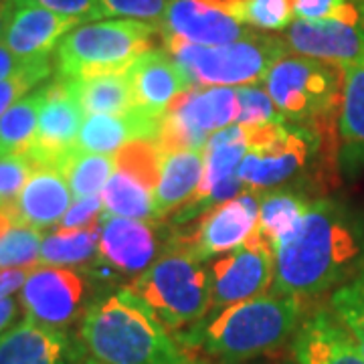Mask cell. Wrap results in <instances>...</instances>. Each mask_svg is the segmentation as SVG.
<instances>
[{
    "label": "cell",
    "instance_id": "obj_1",
    "mask_svg": "<svg viewBox=\"0 0 364 364\" xmlns=\"http://www.w3.org/2000/svg\"><path fill=\"white\" fill-rule=\"evenodd\" d=\"M364 261V227L332 200L312 203L296 231L275 249V294L312 298Z\"/></svg>",
    "mask_w": 364,
    "mask_h": 364
},
{
    "label": "cell",
    "instance_id": "obj_2",
    "mask_svg": "<svg viewBox=\"0 0 364 364\" xmlns=\"http://www.w3.org/2000/svg\"><path fill=\"white\" fill-rule=\"evenodd\" d=\"M79 338L91 358L104 364H205L128 289L90 306Z\"/></svg>",
    "mask_w": 364,
    "mask_h": 364
},
{
    "label": "cell",
    "instance_id": "obj_3",
    "mask_svg": "<svg viewBox=\"0 0 364 364\" xmlns=\"http://www.w3.org/2000/svg\"><path fill=\"white\" fill-rule=\"evenodd\" d=\"M304 299L284 294H263L229 306L207 322L181 332L178 342L188 350L203 348L223 364H245L279 350L296 336Z\"/></svg>",
    "mask_w": 364,
    "mask_h": 364
},
{
    "label": "cell",
    "instance_id": "obj_4",
    "mask_svg": "<svg viewBox=\"0 0 364 364\" xmlns=\"http://www.w3.org/2000/svg\"><path fill=\"white\" fill-rule=\"evenodd\" d=\"M156 25L112 18L75 26L57 47V71L63 79L124 73L144 53L152 51Z\"/></svg>",
    "mask_w": 364,
    "mask_h": 364
},
{
    "label": "cell",
    "instance_id": "obj_5",
    "mask_svg": "<svg viewBox=\"0 0 364 364\" xmlns=\"http://www.w3.org/2000/svg\"><path fill=\"white\" fill-rule=\"evenodd\" d=\"M126 289L174 332L196 326L210 312L208 272L181 249L154 261Z\"/></svg>",
    "mask_w": 364,
    "mask_h": 364
},
{
    "label": "cell",
    "instance_id": "obj_6",
    "mask_svg": "<svg viewBox=\"0 0 364 364\" xmlns=\"http://www.w3.org/2000/svg\"><path fill=\"white\" fill-rule=\"evenodd\" d=\"M164 43L193 83L210 87H243L263 81L269 69L289 51L286 39L259 33L217 47H203L178 39H164Z\"/></svg>",
    "mask_w": 364,
    "mask_h": 364
},
{
    "label": "cell",
    "instance_id": "obj_7",
    "mask_svg": "<svg viewBox=\"0 0 364 364\" xmlns=\"http://www.w3.org/2000/svg\"><path fill=\"white\" fill-rule=\"evenodd\" d=\"M263 83L282 116L322 128L342 104L344 67L286 55L269 69Z\"/></svg>",
    "mask_w": 364,
    "mask_h": 364
},
{
    "label": "cell",
    "instance_id": "obj_8",
    "mask_svg": "<svg viewBox=\"0 0 364 364\" xmlns=\"http://www.w3.org/2000/svg\"><path fill=\"white\" fill-rule=\"evenodd\" d=\"M239 112L235 87L191 90L170 105L160 122L156 142L162 152L200 150L208 142V134L235 124Z\"/></svg>",
    "mask_w": 364,
    "mask_h": 364
},
{
    "label": "cell",
    "instance_id": "obj_9",
    "mask_svg": "<svg viewBox=\"0 0 364 364\" xmlns=\"http://www.w3.org/2000/svg\"><path fill=\"white\" fill-rule=\"evenodd\" d=\"M210 284V312H221L229 306L263 296L273 286L275 275V253L273 249L251 233L241 247L208 265Z\"/></svg>",
    "mask_w": 364,
    "mask_h": 364
},
{
    "label": "cell",
    "instance_id": "obj_10",
    "mask_svg": "<svg viewBox=\"0 0 364 364\" xmlns=\"http://www.w3.org/2000/svg\"><path fill=\"white\" fill-rule=\"evenodd\" d=\"M259 203L261 198L245 193L217 205L198 219L193 231L181 235L172 243V249H181L203 261L241 247L257 227Z\"/></svg>",
    "mask_w": 364,
    "mask_h": 364
},
{
    "label": "cell",
    "instance_id": "obj_11",
    "mask_svg": "<svg viewBox=\"0 0 364 364\" xmlns=\"http://www.w3.org/2000/svg\"><path fill=\"white\" fill-rule=\"evenodd\" d=\"M87 284L73 267L43 265L26 275L21 289V304L25 316L49 328L63 330L71 326L83 310Z\"/></svg>",
    "mask_w": 364,
    "mask_h": 364
},
{
    "label": "cell",
    "instance_id": "obj_12",
    "mask_svg": "<svg viewBox=\"0 0 364 364\" xmlns=\"http://www.w3.org/2000/svg\"><path fill=\"white\" fill-rule=\"evenodd\" d=\"M83 119L85 114L73 95L69 79L57 77V81L47 85L37 136L26 156L35 162V166H53L63 172L67 160L77 152V136Z\"/></svg>",
    "mask_w": 364,
    "mask_h": 364
},
{
    "label": "cell",
    "instance_id": "obj_13",
    "mask_svg": "<svg viewBox=\"0 0 364 364\" xmlns=\"http://www.w3.org/2000/svg\"><path fill=\"white\" fill-rule=\"evenodd\" d=\"M156 28L162 39H178L203 47L229 45L253 35L227 13L221 0H172Z\"/></svg>",
    "mask_w": 364,
    "mask_h": 364
},
{
    "label": "cell",
    "instance_id": "obj_14",
    "mask_svg": "<svg viewBox=\"0 0 364 364\" xmlns=\"http://www.w3.org/2000/svg\"><path fill=\"white\" fill-rule=\"evenodd\" d=\"M284 39L291 51L304 57L342 67L364 63V23L296 18Z\"/></svg>",
    "mask_w": 364,
    "mask_h": 364
},
{
    "label": "cell",
    "instance_id": "obj_15",
    "mask_svg": "<svg viewBox=\"0 0 364 364\" xmlns=\"http://www.w3.org/2000/svg\"><path fill=\"white\" fill-rule=\"evenodd\" d=\"M126 75L134 95V107L160 119L170 105L195 85L172 55L156 49L140 55L128 67Z\"/></svg>",
    "mask_w": 364,
    "mask_h": 364
},
{
    "label": "cell",
    "instance_id": "obj_16",
    "mask_svg": "<svg viewBox=\"0 0 364 364\" xmlns=\"http://www.w3.org/2000/svg\"><path fill=\"white\" fill-rule=\"evenodd\" d=\"M79 25H83L79 18L53 13L31 2L14 0L13 14L2 41L18 59L39 61L49 59L67 33Z\"/></svg>",
    "mask_w": 364,
    "mask_h": 364
},
{
    "label": "cell",
    "instance_id": "obj_17",
    "mask_svg": "<svg viewBox=\"0 0 364 364\" xmlns=\"http://www.w3.org/2000/svg\"><path fill=\"white\" fill-rule=\"evenodd\" d=\"M79 350L65 330L25 316L0 334V364H77Z\"/></svg>",
    "mask_w": 364,
    "mask_h": 364
},
{
    "label": "cell",
    "instance_id": "obj_18",
    "mask_svg": "<svg viewBox=\"0 0 364 364\" xmlns=\"http://www.w3.org/2000/svg\"><path fill=\"white\" fill-rule=\"evenodd\" d=\"M97 251L117 272L126 275H140L156 257L158 239L148 223L126 217L104 215Z\"/></svg>",
    "mask_w": 364,
    "mask_h": 364
},
{
    "label": "cell",
    "instance_id": "obj_19",
    "mask_svg": "<svg viewBox=\"0 0 364 364\" xmlns=\"http://www.w3.org/2000/svg\"><path fill=\"white\" fill-rule=\"evenodd\" d=\"M310 156V136L286 130L275 142L249 150L239 164V178L259 191L291 178Z\"/></svg>",
    "mask_w": 364,
    "mask_h": 364
},
{
    "label": "cell",
    "instance_id": "obj_20",
    "mask_svg": "<svg viewBox=\"0 0 364 364\" xmlns=\"http://www.w3.org/2000/svg\"><path fill=\"white\" fill-rule=\"evenodd\" d=\"M296 364H364V356L334 314L316 312L291 342Z\"/></svg>",
    "mask_w": 364,
    "mask_h": 364
},
{
    "label": "cell",
    "instance_id": "obj_21",
    "mask_svg": "<svg viewBox=\"0 0 364 364\" xmlns=\"http://www.w3.org/2000/svg\"><path fill=\"white\" fill-rule=\"evenodd\" d=\"M160 117L150 116L140 109L128 114H97L85 116L77 136L79 152L90 154H116L117 150L134 140H156L160 132Z\"/></svg>",
    "mask_w": 364,
    "mask_h": 364
},
{
    "label": "cell",
    "instance_id": "obj_22",
    "mask_svg": "<svg viewBox=\"0 0 364 364\" xmlns=\"http://www.w3.org/2000/svg\"><path fill=\"white\" fill-rule=\"evenodd\" d=\"M73 193L65 174L53 166H35L16 200V217L35 229L57 227L69 207Z\"/></svg>",
    "mask_w": 364,
    "mask_h": 364
},
{
    "label": "cell",
    "instance_id": "obj_23",
    "mask_svg": "<svg viewBox=\"0 0 364 364\" xmlns=\"http://www.w3.org/2000/svg\"><path fill=\"white\" fill-rule=\"evenodd\" d=\"M205 170V148L166 152L156 188V217H164L172 210L188 207L203 184Z\"/></svg>",
    "mask_w": 364,
    "mask_h": 364
},
{
    "label": "cell",
    "instance_id": "obj_24",
    "mask_svg": "<svg viewBox=\"0 0 364 364\" xmlns=\"http://www.w3.org/2000/svg\"><path fill=\"white\" fill-rule=\"evenodd\" d=\"M69 83L85 116H119L134 109V95L126 71L85 79H69Z\"/></svg>",
    "mask_w": 364,
    "mask_h": 364
},
{
    "label": "cell",
    "instance_id": "obj_25",
    "mask_svg": "<svg viewBox=\"0 0 364 364\" xmlns=\"http://www.w3.org/2000/svg\"><path fill=\"white\" fill-rule=\"evenodd\" d=\"M340 136L346 160L364 164V63L344 67V90L340 104Z\"/></svg>",
    "mask_w": 364,
    "mask_h": 364
},
{
    "label": "cell",
    "instance_id": "obj_26",
    "mask_svg": "<svg viewBox=\"0 0 364 364\" xmlns=\"http://www.w3.org/2000/svg\"><path fill=\"white\" fill-rule=\"evenodd\" d=\"M47 85L25 95L0 117V158L26 156L39 128Z\"/></svg>",
    "mask_w": 364,
    "mask_h": 364
},
{
    "label": "cell",
    "instance_id": "obj_27",
    "mask_svg": "<svg viewBox=\"0 0 364 364\" xmlns=\"http://www.w3.org/2000/svg\"><path fill=\"white\" fill-rule=\"evenodd\" d=\"M310 203H306L298 195H289V193L263 195L259 203V221L253 229V235L265 241L275 253V249L296 231Z\"/></svg>",
    "mask_w": 364,
    "mask_h": 364
},
{
    "label": "cell",
    "instance_id": "obj_28",
    "mask_svg": "<svg viewBox=\"0 0 364 364\" xmlns=\"http://www.w3.org/2000/svg\"><path fill=\"white\" fill-rule=\"evenodd\" d=\"M105 215L126 219H154L156 217V193L146 184L116 170L102 191Z\"/></svg>",
    "mask_w": 364,
    "mask_h": 364
},
{
    "label": "cell",
    "instance_id": "obj_29",
    "mask_svg": "<svg viewBox=\"0 0 364 364\" xmlns=\"http://www.w3.org/2000/svg\"><path fill=\"white\" fill-rule=\"evenodd\" d=\"M100 235H102L100 223L85 229H75V231L57 229L55 233L43 239L39 263L69 267V265L91 259V255L100 245Z\"/></svg>",
    "mask_w": 364,
    "mask_h": 364
},
{
    "label": "cell",
    "instance_id": "obj_30",
    "mask_svg": "<svg viewBox=\"0 0 364 364\" xmlns=\"http://www.w3.org/2000/svg\"><path fill=\"white\" fill-rule=\"evenodd\" d=\"M116 170V158L112 154H90V152H75L63 166L69 188L73 198H87L104 191L107 181Z\"/></svg>",
    "mask_w": 364,
    "mask_h": 364
},
{
    "label": "cell",
    "instance_id": "obj_31",
    "mask_svg": "<svg viewBox=\"0 0 364 364\" xmlns=\"http://www.w3.org/2000/svg\"><path fill=\"white\" fill-rule=\"evenodd\" d=\"M227 13H231L249 28L284 31L296 18L291 0H221Z\"/></svg>",
    "mask_w": 364,
    "mask_h": 364
},
{
    "label": "cell",
    "instance_id": "obj_32",
    "mask_svg": "<svg viewBox=\"0 0 364 364\" xmlns=\"http://www.w3.org/2000/svg\"><path fill=\"white\" fill-rule=\"evenodd\" d=\"M114 158H116V170L140 181L150 191L156 193L160 172H162V160H164V152L156 140H134L122 146Z\"/></svg>",
    "mask_w": 364,
    "mask_h": 364
},
{
    "label": "cell",
    "instance_id": "obj_33",
    "mask_svg": "<svg viewBox=\"0 0 364 364\" xmlns=\"http://www.w3.org/2000/svg\"><path fill=\"white\" fill-rule=\"evenodd\" d=\"M41 229L16 223L0 237V269H33L39 265Z\"/></svg>",
    "mask_w": 364,
    "mask_h": 364
},
{
    "label": "cell",
    "instance_id": "obj_34",
    "mask_svg": "<svg viewBox=\"0 0 364 364\" xmlns=\"http://www.w3.org/2000/svg\"><path fill=\"white\" fill-rule=\"evenodd\" d=\"M332 310L364 356V273L332 296Z\"/></svg>",
    "mask_w": 364,
    "mask_h": 364
},
{
    "label": "cell",
    "instance_id": "obj_35",
    "mask_svg": "<svg viewBox=\"0 0 364 364\" xmlns=\"http://www.w3.org/2000/svg\"><path fill=\"white\" fill-rule=\"evenodd\" d=\"M49 75H51V61L39 59V61H28L21 71H16L9 79H2L0 81V117Z\"/></svg>",
    "mask_w": 364,
    "mask_h": 364
},
{
    "label": "cell",
    "instance_id": "obj_36",
    "mask_svg": "<svg viewBox=\"0 0 364 364\" xmlns=\"http://www.w3.org/2000/svg\"><path fill=\"white\" fill-rule=\"evenodd\" d=\"M33 170L35 162L28 156L0 158V208L16 210V200Z\"/></svg>",
    "mask_w": 364,
    "mask_h": 364
},
{
    "label": "cell",
    "instance_id": "obj_37",
    "mask_svg": "<svg viewBox=\"0 0 364 364\" xmlns=\"http://www.w3.org/2000/svg\"><path fill=\"white\" fill-rule=\"evenodd\" d=\"M237 104H239V112L235 124L241 126H259V124L275 122L279 114L267 90L261 87H251V85L237 87Z\"/></svg>",
    "mask_w": 364,
    "mask_h": 364
},
{
    "label": "cell",
    "instance_id": "obj_38",
    "mask_svg": "<svg viewBox=\"0 0 364 364\" xmlns=\"http://www.w3.org/2000/svg\"><path fill=\"white\" fill-rule=\"evenodd\" d=\"M104 16H124L158 25L172 0H100Z\"/></svg>",
    "mask_w": 364,
    "mask_h": 364
},
{
    "label": "cell",
    "instance_id": "obj_39",
    "mask_svg": "<svg viewBox=\"0 0 364 364\" xmlns=\"http://www.w3.org/2000/svg\"><path fill=\"white\" fill-rule=\"evenodd\" d=\"M102 210H104V203H102V196L100 195L77 198V200H73V205L63 215V219L59 221L57 229H61V231H75V229L91 227V225L100 223Z\"/></svg>",
    "mask_w": 364,
    "mask_h": 364
},
{
    "label": "cell",
    "instance_id": "obj_40",
    "mask_svg": "<svg viewBox=\"0 0 364 364\" xmlns=\"http://www.w3.org/2000/svg\"><path fill=\"white\" fill-rule=\"evenodd\" d=\"M23 2L37 4L53 13L73 16L81 23H93V21L104 18V9L100 0H23Z\"/></svg>",
    "mask_w": 364,
    "mask_h": 364
},
{
    "label": "cell",
    "instance_id": "obj_41",
    "mask_svg": "<svg viewBox=\"0 0 364 364\" xmlns=\"http://www.w3.org/2000/svg\"><path fill=\"white\" fill-rule=\"evenodd\" d=\"M28 272L31 269H0V301L13 298L18 289H23Z\"/></svg>",
    "mask_w": 364,
    "mask_h": 364
},
{
    "label": "cell",
    "instance_id": "obj_42",
    "mask_svg": "<svg viewBox=\"0 0 364 364\" xmlns=\"http://www.w3.org/2000/svg\"><path fill=\"white\" fill-rule=\"evenodd\" d=\"M26 63H28V61L18 59V57L4 45V41H0V81H2V79H9L11 75H14L16 71H21Z\"/></svg>",
    "mask_w": 364,
    "mask_h": 364
},
{
    "label": "cell",
    "instance_id": "obj_43",
    "mask_svg": "<svg viewBox=\"0 0 364 364\" xmlns=\"http://www.w3.org/2000/svg\"><path fill=\"white\" fill-rule=\"evenodd\" d=\"M21 301L14 298H6L0 301V334L6 332L11 326H14L13 322L16 320V316L21 312Z\"/></svg>",
    "mask_w": 364,
    "mask_h": 364
},
{
    "label": "cell",
    "instance_id": "obj_44",
    "mask_svg": "<svg viewBox=\"0 0 364 364\" xmlns=\"http://www.w3.org/2000/svg\"><path fill=\"white\" fill-rule=\"evenodd\" d=\"M14 0H0V41L4 39V33H6V26L11 21V14H13Z\"/></svg>",
    "mask_w": 364,
    "mask_h": 364
},
{
    "label": "cell",
    "instance_id": "obj_45",
    "mask_svg": "<svg viewBox=\"0 0 364 364\" xmlns=\"http://www.w3.org/2000/svg\"><path fill=\"white\" fill-rule=\"evenodd\" d=\"M245 364H291L287 360H277V358H255V360H249Z\"/></svg>",
    "mask_w": 364,
    "mask_h": 364
},
{
    "label": "cell",
    "instance_id": "obj_46",
    "mask_svg": "<svg viewBox=\"0 0 364 364\" xmlns=\"http://www.w3.org/2000/svg\"><path fill=\"white\" fill-rule=\"evenodd\" d=\"M77 364H104V363H100V360H95V358H83V360H79Z\"/></svg>",
    "mask_w": 364,
    "mask_h": 364
}]
</instances>
